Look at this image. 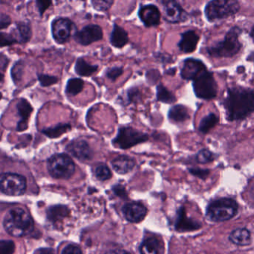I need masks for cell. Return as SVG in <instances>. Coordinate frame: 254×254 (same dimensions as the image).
Returning <instances> with one entry per match:
<instances>
[{
	"mask_svg": "<svg viewBox=\"0 0 254 254\" xmlns=\"http://www.w3.org/2000/svg\"><path fill=\"white\" fill-rule=\"evenodd\" d=\"M222 104L229 122L244 120L254 112V89L241 86L228 88Z\"/></svg>",
	"mask_w": 254,
	"mask_h": 254,
	"instance_id": "cell-1",
	"label": "cell"
},
{
	"mask_svg": "<svg viewBox=\"0 0 254 254\" xmlns=\"http://www.w3.org/2000/svg\"><path fill=\"white\" fill-rule=\"evenodd\" d=\"M3 226L9 235L22 237L28 235L34 230V221L31 215L20 207H14L4 216Z\"/></svg>",
	"mask_w": 254,
	"mask_h": 254,
	"instance_id": "cell-2",
	"label": "cell"
},
{
	"mask_svg": "<svg viewBox=\"0 0 254 254\" xmlns=\"http://www.w3.org/2000/svg\"><path fill=\"white\" fill-rule=\"evenodd\" d=\"M243 31L238 26H234L225 34L224 40L207 48V53L212 58H232L241 50L243 44L240 36Z\"/></svg>",
	"mask_w": 254,
	"mask_h": 254,
	"instance_id": "cell-3",
	"label": "cell"
},
{
	"mask_svg": "<svg viewBox=\"0 0 254 254\" xmlns=\"http://www.w3.org/2000/svg\"><path fill=\"white\" fill-rule=\"evenodd\" d=\"M238 211V205L231 198H219L212 201L207 210V216L214 222H223L234 218Z\"/></svg>",
	"mask_w": 254,
	"mask_h": 254,
	"instance_id": "cell-4",
	"label": "cell"
},
{
	"mask_svg": "<svg viewBox=\"0 0 254 254\" xmlns=\"http://www.w3.org/2000/svg\"><path fill=\"white\" fill-rule=\"evenodd\" d=\"M240 2L235 0H213L206 4L204 13L209 22H215L238 13Z\"/></svg>",
	"mask_w": 254,
	"mask_h": 254,
	"instance_id": "cell-5",
	"label": "cell"
},
{
	"mask_svg": "<svg viewBox=\"0 0 254 254\" xmlns=\"http://www.w3.org/2000/svg\"><path fill=\"white\" fill-rule=\"evenodd\" d=\"M49 174L58 179H68L75 171V164L65 154H57L48 161Z\"/></svg>",
	"mask_w": 254,
	"mask_h": 254,
	"instance_id": "cell-6",
	"label": "cell"
},
{
	"mask_svg": "<svg viewBox=\"0 0 254 254\" xmlns=\"http://www.w3.org/2000/svg\"><path fill=\"white\" fill-rule=\"evenodd\" d=\"M192 87L197 98L204 100H211L216 98L218 86L211 72H203L192 82Z\"/></svg>",
	"mask_w": 254,
	"mask_h": 254,
	"instance_id": "cell-7",
	"label": "cell"
},
{
	"mask_svg": "<svg viewBox=\"0 0 254 254\" xmlns=\"http://www.w3.org/2000/svg\"><path fill=\"white\" fill-rule=\"evenodd\" d=\"M149 140V136L140 132L131 127H122L119 128L113 145L121 149H128L133 146L144 143Z\"/></svg>",
	"mask_w": 254,
	"mask_h": 254,
	"instance_id": "cell-8",
	"label": "cell"
},
{
	"mask_svg": "<svg viewBox=\"0 0 254 254\" xmlns=\"http://www.w3.org/2000/svg\"><path fill=\"white\" fill-rule=\"evenodd\" d=\"M26 179L20 174L4 173L0 174V191L6 195L18 196L26 190Z\"/></svg>",
	"mask_w": 254,
	"mask_h": 254,
	"instance_id": "cell-9",
	"label": "cell"
},
{
	"mask_svg": "<svg viewBox=\"0 0 254 254\" xmlns=\"http://www.w3.org/2000/svg\"><path fill=\"white\" fill-rule=\"evenodd\" d=\"M74 23L68 18L59 17L52 22V35L58 43H65L69 40Z\"/></svg>",
	"mask_w": 254,
	"mask_h": 254,
	"instance_id": "cell-10",
	"label": "cell"
},
{
	"mask_svg": "<svg viewBox=\"0 0 254 254\" xmlns=\"http://www.w3.org/2000/svg\"><path fill=\"white\" fill-rule=\"evenodd\" d=\"M102 28L98 25H88L74 34V40L82 46H89L103 39Z\"/></svg>",
	"mask_w": 254,
	"mask_h": 254,
	"instance_id": "cell-11",
	"label": "cell"
},
{
	"mask_svg": "<svg viewBox=\"0 0 254 254\" xmlns=\"http://www.w3.org/2000/svg\"><path fill=\"white\" fill-rule=\"evenodd\" d=\"M65 150L79 161H90L93 158V152L89 143L82 139H76L70 142L65 147Z\"/></svg>",
	"mask_w": 254,
	"mask_h": 254,
	"instance_id": "cell-12",
	"label": "cell"
},
{
	"mask_svg": "<svg viewBox=\"0 0 254 254\" xmlns=\"http://www.w3.org/2000/svg\"><path fill=\"white\" fill-rule=\"evenodd\" d=\"M164 7V17L171 23L185 22L188 19V13L180 4L176 1H161Z\"/></svg>",
	"mask_w": 254,
	"mask_h": 254,
	"instance_id": "cell-13",
	"label": "cell"
},
{
	"mask_svg": "<svg viewBox=\"0 0 254 254\" xmlns=\"http://www.w3.org/2000/svg\"><path fill=\"white\" fill-rule=\"evenodd\" d=\"M206 70H207V67L201 60L188 58L184 61L181 69V76L185 80L193 81Z\"/></svg>",
	"mask_w": 254,
	"mask_h": 254,
	"instance_id": "cell-14",
	"label": "cell"
},
{
	"mask_svg": "<svg viewBox=\"0 0 254 254\" xmlns=\"http://www.w3.org/2000/svg\"><path fill=\"white\" fill-rule=\"evenodd\" d=\"M138 16L146 27L157 26L161 21V12L154 4L142 5L138 10Z\"/></svg>",
	"mask_w": 254,
	"mask_h": 254,
	"instance_id": "cell-15",
	"label": "cell"
},
{
	"mask_svg": "<svg viewBox=\"0 0 254 254\" xmlns=\"http://www.w3.org/2000/svg\"><path fill=\"white\" fill-rule=\"evenodd\" d=\"M122 211L127 220L131 223H139L141 222L147 213L146 207L140 203L137 202H131L125 204Z\"/></svg>",
	"mask_w": 254,
	"mask_h": 254,
	"instance_id": "cell-16",
	"label": "cell"
},
{
	"mask_svg": "<svg viewBox=\"0 0 254 254\" xmlns=\"http://www.w3.org/2000/svg\"><path fill=\"white\" fill-rule=\"evenodd\" d=\"M180 41L178 43L179 49L184 53H191L196 49L199 40V36L193 30H189L182 33Z\"/></svg>",
	"mask_w": 254,
	"mask_h": 254,
	"instance_id": "cell-17",
	"label": "cell"
},
{
	"mask_svg": "<svg viewBox=\"0 0 254 254\" xmlns=\"http://www.w3.org/2000/svg\"><path fill=\"white\" fill-rule=\"evenodd\" d=\"M135 164V160L127 155L118 157L112 161L113 169L120 174L130 172L134 169Z\"/></svg>",
	"mask_w": 254,
	"mask_h": 254,
	"instance_id": "cell-18",
	"label": "cell"
},
{
	"mask_svg": "<svg viewBox=\"0 0 254 254\" xmlns=\"http://www.w3.org/2000/svg\"><path fill=\"white\" fill-rule=\"evenodd\" d=\"M16 107L21 117V120L18 122L17 130L19 131H25L28 128V119L32 112V107L27 100L22 98L18 101Z\"/></svg>",
	"mask_w": 254,
	"mask_h": 254,
	"instance_id": "cell-19",
	"label": "cell"
},
{
	"mask_svg": "<svg viewBox=\"0 0 254 254\" xmlns=\"http://www.w3.org/2000/svg\"><path fill=\"white\" fill-rule=\"evenodd\" d=\"M200 228V225L187 216L183 208L181 209L178 213L176 222V229L177 231H195Z\"/></svg>",
	"mask_w": 254,
	"mask_h": 254,
	"instance_id": "cell-20",
	"label": "cell"
},
{
	"mask_svg": "<svg viewBox=\"0 0 254 254\" xmlns=\"http://www.w3.org/2000/svg\"><path fill=\"white\" fill-rule=\"evenodd\" d=\"M110 43L116 48H123L128 43V33L122 27L114 24L110 34Z\"/></svg>",
	"mask_w": 254,
	"mask_h": 254,
	"instance_id": "cell-21",
	"label": "cell"
},
{
	"mask_svg": "<svg viewBox=\"0 0 254 254\" xmlns=\"http://www.w3.org/2000/svg\"><path fill=\"white\" fill-rule=\"evenodd\" d=\"M230 241L239 246H246L251 244V233L246 228H238L231 232Z\"/></svg>",
	"mask_w": 254,
	"mask_h": 254,
	"instance_id": "cell-22",
	"label": "cell"
},
{
	"mask_svg": "<svg viewBox=\"0 0 254 254\" xmlns=\"http://www.w3.org/2000/svg\"><path fill=\"white\" fill-rule=\"evenodd\" d=\"M190 113L188 107L182 104L173 106L168 112V118L172 122L180 123L190 119Z\"/></svg>",
	"mask_w": 254,
	"mask_h": 254,
	"instance_id": "cell-23",
	"label": "cell"
},
{
	"mask_svg": "<svg viewBox=\"0 0 254 254\" xmlns=\"http://www.w3.org/2000/svg\"><path fill=\"white\" fill-rule=\"evenodd\" d=\"M161 251V243L155 237L146 239L140 246V254H160Z\"/></svg>",
	"mask_w": 254,
	"mask_h": 254,
	"instance_id": "cell-24",
	"label": "cell"
},
{
	"mask_svg": "<svg viewBox=\"0 0 254 254\" xmlns=\"http://www.w3.org/2000/svg\"><path fill=\"white\" fill-rule=\"evenodd\" d=\"M76 73L81 77H89L98 70V65H91L83 58H78L74 67Z\"/></svg>",
	"mask_w": 254,
	"mask_h": 254,
	"instance_id": "cell-25",
	"label": "cell"
},
{
	"mask_svg": "<svg viewBox=\"0 0 254 254\" xmlns=\"http://www.w3.org/2000/svg\"><path fill=\"white\" fill-rule=\"evenodd\" d=\"M219 118L217 115L213 113H209L201 119L199 126H198V131L202 134H207L210 130L213 129L219 123Z\"/></svg>",
	"mask_w": 254,
	"mask_h": 254,
	"instance_id": "cell-26",
	"label": "cell"
},
{
	"mask_svg": "<svg viewBox=\"0 0 254 254\" xmlns=\"http://www.w3.org/2000/svg\"><path fill=\"white\" fill-rule=\"evenodd\" d=\"M69 213L68 207L65 206L58 205L50 207L48 210V218L53 222H59L68 216Z\"/></svg>",
	"mask_w": 254,
	"mask_h": 254,
	"instance_id": "cell-27",
	"label": "cell"
},
{
	"mask_svg": "<svg viewBox=\"0 0 254 254\" xmlns=\"http://www.w3.org/2000/svg\"><path fill=\"white\" fill-rule=\"evenodd\" d=\"M71 129L70 124H58L56 126L43 129L42 132L49 138H58Z\"/></svg>",
	"mask_w": 254,
	"mask_h": 254,
	"instance_id": "cell-28",
	"label": "cell"
},
{
	"mask_svg": "<svg viewBox=\"0 0 254 254\" xmlns=\"http://www.w3.org/2000/svg\"><path fill=\"white\" fill-rule=\"evenodd\" d=\"M83 86H84V82L81 79L73 78V79H70L67 82L65 92L69 96H75L83 90Z\"/></svg>",
	"mask_w": 254,
	"mask_h": 254,
	"instance_id": "cell-29",
	"label": "cell"
},
{
	"mask_svg": "<svg viewBox=\"0 0 254 254\" xmlns=\"http://www.w3.org/2000/svg\"><path fill=\"white\" fill-rule=\"evenodd\" d=\"M141 92L137 88H130L125 95H121V104L124 106L129 105L131 103H137L141 100Z\"/></svg>",
	"mask_w": 254,
	"mask_h": 254,
	"instance_id": "cell-30",
	"label": "cell"
},
{
	"mask_svg": "<svg viewBox=\"0 0 254 254\" xmlns=\"http://www.w3.org/2000/svg\"><path fill=\"white\" fill-rule=\"evenodd\" d=\"M157 100L166 104H173L176 101V98L164 85L159 84L157 86Z\"/></svg>",
	"mask_w": 254,
	"mask_h": 254,
	"instance_id": "cell-31",
	"label": "cell"
},
{
	"mask_svg": "<svg viewBox=\"0 0 254 254\" xmlns=\"http://www.w3.org/2000/svg\"><path fill=\"white\" fill-rule=\"evenodd\" d=\"M95 174L97 178L101 181H105L112 177L111 170L105 164H99L95 169Z\"/></svg>",
	"mask_w": 254,
	"mask_h": 254,
	"instance_id": "cell-32",
	"label": "cell"
},
{
	"mask_svg": "<svg viewBox=\"0 0 254 254\" xmlns=\"http://www.w3.org/2000/svg\"><path fill=\"white\" fill-rule=\"evenodd\" d=\"M195 160L198 164H206L213 162L215 160V155L208 149H202L199 151L195 156Z\"/></svg>",
	"mask_w": 254,
	"mask_h": 254,
	"instance_id": "cell-33",
	"label": "cell"
},
{
	"mask_svg": "<svg viewBox=\"0 0 254 254\" xmlns=\"http://www.w3.org/2000/svg\"><path fill=\"white\" fill-rule=\"evenodd\" d=\"M18 31L20 36L21 41L26 43L31 38V28L29 23L25 22H19L17 24Z\"/></svg>",
	"mask_w": 254,
	"mask_h": 254,
	"instance_id": "cell-34",
	"label": "cell"
},
{
	"mask_svg": "<svg viewBox=\"0 0 254 254\" xmlns=\"http://www.w3.org/2000/svg\"><path fill=\"white\" fill-rule=\"evenodd\" d=\"M124 73V69L122 67H114L107 69L106 71V76L112 82H116Z\"/></svg>",
	"mask_w": 254,
	"mask_h": 254,
	"instance_id": "cell-35",
	"label": "cell"
},
{
	"mask_svg": "<svg viewBox=\"0 0 254 254\" xmlns=\"http://www.w3.org/2000/svg\"><path fill=\"white\" fill-rule=\"evenodd\" d=\"M15 250L14 243L10 240H0V254H13Z\"/></svg>",
	"mask_w": 254,
	"mask_h": 254,
	"instance_id": "cell-36",
	"label": "cell"
},
{
	"mask_svg": "<svg viewBox=\"0 0 254 254\" xmlns=\"http://www.w3.org/2000/svg\"><path fill=\"white\" fill-rule=\"evenodd\" d=\"M113 3H114V1H100V0L92 1L94 8L98 10H101V11L108 10L111 7Z\"/></svg>",
	"mask_w": 254,
	"mask_h": 254,
	"instance_id": "cell-37",
	"label": "cell"
},
{
	"mask_svg": "<svg viewBox=\"0 0 254 254\" xmlns=\"http://www.w3.org/2000/svg\"><path fill=\"white\" fill-rule=\"evenodd\" d=\"M38 79L43 86H51L58 82V78L49 75H40Z\"/></svg>",
	"mask_w": 254,
	"mask_h": 254,
	"instance_id": "cell-38",
	"label": "cell"
},
{
	"mask_svg": "<svg viewBox=\"0 0 254 254\" xmlns=\"http://www.w3.org/2000/svg\"><path fill=\"white\" fill-rule=\"evenodd\" d=\"M15 43H16V40L13 36L7 34V33H0V46L1 47L10 46Z\"/></svg>",
	"mask_w": 254,
	"mask_h": 254,
	"instance_id": "cell-39",
	"label": "cell"
},
{
	"mask_svg": "<svg viewBox=\"0 0 254 254\" xmlns=\"http://www.w3.org/2000/svg\"><path fill=\"white\" fill-rule=\"evenodd\" d=\"M11 75L14 82H19L20 80L22 75V65H21L20 63H18L13 67Z\"/></svg>",
	"mask_w": 254,
	"mask_h": 254,
	"instance_id": "cell-40",
	"label": "cell"
},
{
	"mask_svg": "<svg viewBox=\"0 0 254 254\" xmlns=\"http://www.w3.org/2000/svg\"><path fill=\"white\" fill-rule=\"evenodd\" d=\"M189 171L193 175L202 179L206 178L210 174V171L208 169H201L198 168L190 169Z\"/></svg>",
	"mask_w": 254,
	"mask_h": 254,
	"instance_id": "cell-41",
	"label": "cell"
},
{
	"mask_svg": "<svg viewBox=\"0 0 254 254\" xmlns=\"http://www.w3.org/2000/svg\"><path fill=\"white\" fill-rule=\"evenodd\" d=\"M61 254H83V252L78 246L71 244L64 248Z\"/></svg>",
	"mask_w": 254,
	"mask_h": 254,
	"instance_id": "cell-42",
	"label": "cell"
},
{
	"mask_svg": "<svg viewBox=\"0 0 254 254\" xmlns=\"http://www.w3.org/2000/svg\"><path fill=\"white\" fill-rule=\"evenodd\" d=\"M37 7L39 8L40 14L43 15L45 10L49 8V6L52 4V1H37Z\"/></svg>",
	"mask_w": 254,
	"mask_h": 254,
	"instance_id": "cell-43",
	"label": "cell"
},
{
	"mask_svg": "<svg viewBox=\"0 0 254 254\" xmlns=\"http://www.w3.org/2000/svg\"><path fill=\"white\" fill-rule=\"evenodd\" d=\"M10 23V19L8 16H6V15H4V16H1L0 18V29L1 28H6V27L8 26Z\"/></svg>",
	"mask_w": 254,
	"mask_h": 254,
	"instance_id": "cell-44",
	"label": "cell"
},
{
	"mask_svg": "<svg viewBox=\"0 0 254 254\" xmlns=\"http://www.w3.org/2000/svg\"><path fill=\"white\" fill-rule=\"evenodd\" d=\"M36 254H54V251L51 249H40Z\"/></svg>",
	"mask_w": 254,
	"mask_h": 254,
	"instance_id": "cell-45",
	"label": "cell"
},
{
	"mask_svg": "<svg viewBox=\"0 0 254 254\" xmlns=\"http://www.w3.org/2000/svg\"><path fill=\"white\" fill-rule=\"evenodd\" d=\"M106 254H129L127 253V252H125V251L122 250H116V251H111V252H108Z\"/></svg>",
	"mask_w": 254,
	"mask_h": 254,
	"instance_id": "cell-46",
	"label": "cell"
},
{
	"mask_svg": "<svg viewBox=\"0 0 254 254\" xmlns=\"http://www.w3.org/2000/svg\"><path fill=\"white\" fill-rule=\"evenodd\" d=\"M247 61L253 62L254 64V51L252 52L249 56L247 57Z\"/></svg>",
	"mask_w": 254,
	"mask_h": 254,
	"instance_id": "cell-47",
	"label": "cell"
},
{
	"mask_svg": "<svg viewBox=\"0 0 254 254\" xmlns=\"http://www.w3.org/2000/svg\"><path fill=\"white\" fill-rule=\"evenodd\" d=\"M250 37L252 39L254 43V25L252 26V30L250 31Z\"/></svg>",
	"mask_w": 254,
	"mask_h": 254,
	"instance_id": "cell-48",
	"label": "cell"
},
{
	"mask_svg": "<svg viewBox=\"0 0 254 254\" xmlns=\"http://www.w3.org/2000/svg\"><path fill=\"white\" fill-rule=\"evenodd\" d=\"M3 79H4V76L0 73V84L2 82Z\"/></svg>",
	"mask_w": 254,
	"mask_h": 254,
	"instance_id": "cell-49",
	"label": "cell"
},
{
	"mask_svg": "<svg viewBox=\"0 0 254 254\" xmlns=\"http://www.w3.org/2000/svg\"><path fill=\"white\" fill-rule=\"evenodd\" d=\"M1 97V94H0V98Z\"/></svg>",
	"mask_w": 254,
	"mask_h": 254,
	"instance_id": "cell-50",
	"label": "cell"
}]
</instances>
